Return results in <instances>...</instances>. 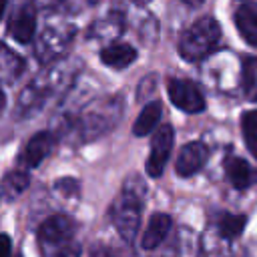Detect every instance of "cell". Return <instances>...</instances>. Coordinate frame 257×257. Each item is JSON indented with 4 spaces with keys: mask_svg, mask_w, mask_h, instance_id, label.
<instances>
[{
    "mask_svg": "<svg viewBox=\"0 0 257 257\" xmlns=\"http://www.w3.org/2000/svg\"><path fill=\"white\" fill-rule=\"evenodd\" d=\"M38 243L44 257H78L80 247L74 241V223L66 215H54L38 227Z\"/></svg>",
    "mask_w": 257,
    "mask_h": 257,
    "instance_id": "cell-1",
    "label": "cell"
},
{
    "mask_svg": "<svg viewBox=\"0 0 257 257\" xmlns=\"http://www.w3.org/2000/svg\"><path fill=\"white\" fill-rule=\"evenodd\" d=\"M219 38H221V28L217 20L209 16L201 18L183 32L179 40V52L189 62L201 60L203 56L215 50V46L219 44Z\"/></svg>",
    "mask_w": 257,
    "mask_h": 257,
    "instance_id": "cell-2",
    "label": "cell"
},
{
    "mask_svg": "<svg viewBox=\"0 0 257 257\" xmlns=\"http://www.w3.org/2000/svg\"><path fill=\"white\" fill-rule=\"evenodd\" d=\"M141 195H137L133 189H124L122 195L114 201L110 215H112V223L116 227V231L120 233V237L128 243L135 241L137 233H139V223H141Z\"/></svg>",
    "mask_w": 257,
    "mask_h": 257,
    "instance_id": "cell-3",
    "label": "cell"
},
{
    "mask_svg": "<svg viewBox=\"0 0 257 257\" xmlns=\"http://www.w3.org/2000/svg\"><path fill=\"white\" fill-rule=\"evenodd\" d=\"M167 92L171 102L183 110V112H201L205 108V98L201 94V90L197 88L195 82L191 80H183V78H171L167 84Z\"/></svg>",
    "mask_w": 257,
    "mask_h": 257,
    "instance_id": "cell-4",
    "label": "cell"
},
{
    "mask_svg": "<svg viewBox=\"0 0 257 257\" xmlns=\"http://www.w3.org/2000/svg\"><path fill=\"white\" fill-rule=\"evenodd\" d=\"M173 149V128L169 124H163L151 139V153L147 159V173L151 177H161L169 155Z\"/></svg>",
    "mask_w": 257,
    "mask_h": 257,
    "instance_id": "cell-5",
    "label": "cell"
},
{
    "mask_svg": "<svg viewBox=\"0 0 257 257\" xmlns=\"http://www.w3.org/2000/svg\"><path fill=\"white\" fill-rule=\"evenodd\" d=\"M207 161V147L199 141L195 143H187L181 151H179V157H177V163H175V171L179 177H191L195 173H199L203 169Z\"/></svg>",
    "mask_w": 257,
    "mask_h": 257,
    "instance_id": "cell-6",
    "label": "cell"
},
{
    "mask_svg": "<svg viewBox=\"0 0 257 257\" xmlns=\"http://www.w3.org/2000/svg\"><path fill=\"white\" fill-rule=\"evenodd\" d=\"M235 24L243 40L251 46H257V4H241L235 12Z\"/></svg>",
    "mask_w": 257,
    "mask_h": 257,
    "instance_id": "cell-7",
    "label": "cell"
},
{
    "mask_svg": "<svg viewBox=\"0 0 257 257\" xmlns=\"http://www.w3.org/2000/svg\"><path fill=\"white\" fill-rule=\"evenodd\" d=\"M52 151V137L50 133H36L28 145L24 147V153H22V161L26 163V167H38Z\"/></svg>",
    "mask_w": 257,
    "mask_h": 257,
    "instance_id": "cell-8",
    "label": "cell"
},
{
    "mask_svg": "<svg viewBox=\"0 0 257 257\" xmlns=\"http://www.w3.org/2000/svg\"><path fill=\"white\" fill-rule=\"evenodd\" d=\"M169 229H171V217L165 215V213H155L149 219V225H147V229L143 233V239H141L143 249L153 251L155 247H159L161 241L167 237Z\"/></svg>",
    "mask_w": 257,
    "mask_h": 257,
    "instance_id": "cell-9",
    "label": "cell"
},
{
    "mask_svg": "<svg viewBox=\"0 0 257 257\" xmlns=\"http://www.w3.org/2000/svg\"><path fill=\"white\" fill-rule=\"evenodd\" d=\"M34 28H36V18H34V12L32 10H20L12 22H10V36L20 42V44H26L32 40L34 36Z\"/></svg>",
    "mask_w": 257,
    "mask_h": 257,
    "instance_id": "cell-10",
    "label": "cell"
},
{
    "mask_svg": "<svg viewBox=\"0 0 257 257\" xmlns=\"http://www.w3.org/2000/svg\"><path fill=\"white\" fill-rule=\"evenodd\" d=\"M225 173H227L229 183H231L235 189H247V187L253 183V179H255V175H253L251 167L247 165V161H243V159H239V157L227 159V163H225Z\"/></svg>",
    "mask_w": 257,
    "mask_h": 257,
    "instance_id": "cell-11",
    "label": "cell"
},
{
    "mask_svg": "<svg viewBox=\"0 0 257 257\" xmlns=\"http://www.w3.org/2000/svg\"><path fill=\"white\" fill-rule=\"evenodd\" d=\"M137 58V50L128 44H112L100 52V60L110 68H126Z\"/></svg>",
    "mask_w": 257,
    "mask_h": 257,
    "instance_id": "cell-12",
    "label": "cell"
},
{
    "mask_svg": "<svg viewBox=\"0 0 257 257\" xmlns=\"http://www.w3.org/2000/svg\"><path fill=\"white\" fill-rule=\"evenodd\" d=\"M161 114H163V106L161 102H149L145 104V108L139 112L135 124H133V135L135 137H147L155 126L157 122L161 120Z\"/></svg>",
    "mask_w": 257,
    "mask_h": 257,
    "instance_id": "cell-13",
    "label": "cell"
},
{
    "mask_svg": "<svg viewBox=\"0 0 257 257\" xmlns=\"http://www.w3.org/2000/svg\"><path fill=\"white\" fill-rule=\"evenodd\" d=\"M28 183H30V177L24 171H12V173H8L2 179L0 189H2L6 199H16V197H20L26 191Z\"/></svg>",
    "mask_w": 257,
    "mask_h": 257,
    "instance_id": "cell-14",
    "label": "cell"
},
{
    "mask_svg": "<svg viewBox=\"0 0 257 257\" xmlns=\"http://www.w3.org/2000/svg\"><path fill=\"white\" fill-rule=\"evenodd\" d=\"M241 128L245 137V145L253 157H257V110H249L241 118Z\"/></svg>",
    "mask_w": 257,
    "mask_h": 257,
    "instance_id": "cell-15",
    "label": "cell"
},
{
    "mask_svg": "<svg viewBox=\"0 0 257 257\" xmlns=\"http://www.w3.org/2000/svg\"><path fill=\"white\" fill-rule=\"evenodd\" d=\"M243 88L247 98L257 102V56H251L243 62Z\"/></svg>",
    "mask_w": 257,
    "mask_h": 257,
    "instance_id": "cell-16",
    "label": "cell"
},
{
    "mask_svg": "<svg viewBox=\"0 0 257 257\" xmlns=\"http://www.w3.org/2000/svg\"><path fill=\"white\" fill-rule=\"evenodd\" d=\"M243 227H245V217H243V215H231V213H225V215H221L219 221H217V229H219V233H221L223 237H227V239L237 237V235L243 231Z\"/></svg>",
    "mask_w": 257,
    "mask_h": 257,
    "instance_id": "cell-17",
    "label": "cell"
},
{
    "mask_svg": "<svg viewBox=\"0 0 257 257\" xmlns=\"http://www.w3.org/2000/svg\"><path fill=\"white\" fill-rule=\"evenodd\" d=\"M54 187H56L58 191H64L66 195H70V193H76V191H78V183H76L74 179H60V181H56V183H54Z\"/></svg>",
    "mask_w": 257,
    "mask_h": 257,
    "instance_id": "cell-18",
    "label": "cell"
},
{
    "mask_svg": "<svg viewBox=\"0 0 257 257\" xmlns=\"http://www.w3.org/2000/svg\"><path fill=\"white\" fill-rule=\"evenodd\" d=\"M10 249H12V241L8 235L0 233V257H10Z\"/></svg>",
    "mask_w": 257,
    "mask_h": 257,
    "instance_id": "cell-19",
    "label": "cell"
},
{
    "mask_svg": "<svg viewBox=\"0 0 257 257\" xmlns=\"http://www.w3.org/2000/svg\"><path fill=\"white\" fill-rule=\"evenodd\" d=\"M4 8H6V0H0V20L4 16Z\"/></svg>",
    "mask_w": 257,
    "mask_h": 257,
    "instance_id": "cell-20",
    "label": "cell"
},
{
    "mask_svg": "<svg viewBox=\"0 0 257 257\" xmlns=\"http://www.w3.org/2000/svg\"><path fill=\"white\" fill-rule=\"evenodd\" d=\"M4 104H6V98H4V92L0 90V112H2V108H4Z\"/></svg>",
    "mask_w": 257,
    "mask_h": 257,
    "instance_id": "cell-21",
    "label": "cell"
},
{
    "mask_svg": "<svg viewBox=\"0 0 257 257\" xmlns=\"http://www.w3.org/2000/svg\"><path fill=\"white\" fill-rule=\"evenodd\" d=\"M183 2H187L189 6H199V4L203 2V0H183Z\"/></svg>",
    "mask_w": 257,
    "mask_h": 257,
    "instance_id": "cell-22",
    "label": "cell"
}]
</instances>
